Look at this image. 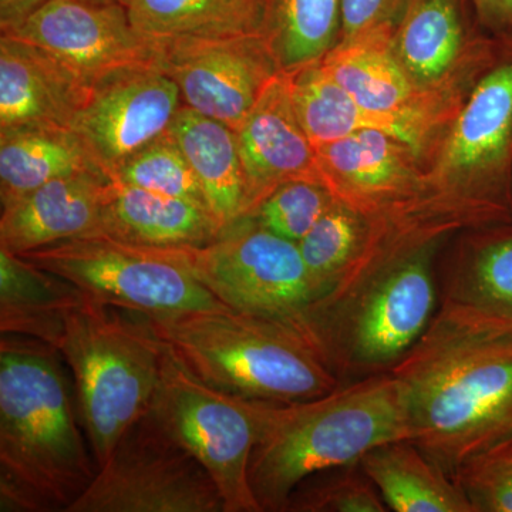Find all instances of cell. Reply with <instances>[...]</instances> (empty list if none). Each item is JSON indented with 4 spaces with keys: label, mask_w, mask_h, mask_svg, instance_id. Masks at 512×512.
Instances as JSON below:
<instances>
[{
    "label": "cell",
    "mask_w": 512,
    "mask_h": 512,
    "mask_svg": "<svg viewBox=\"0 0 512 512\" xmlns=\"http://www.w3.org/2000/svg\"><path fill=\"white\" fill-rule=\"evenodd\" d=\"M390 372L406 392L413 443L451 477L512 439V333L441 306Z\"/></svg>",
    "instance_id": "cell-1"
},
{
    "label": "cell",
    "mask_w": 512,
    "mask_h": 512,
    "mask_svg": "<svg viewBox=\"0 0 512 512\" xmlns=\"http://www.w3.org/2000/svg\"><path fill=\"white\" fill-rule=\"evenodd\" d=\"M59 356L40 340L0 339L3 512H67L96 477Z\"/></svg>",
    "instance_id": "cell-2"
},
{
    "label": "cell",
    "mask_w": 512,
    "mask_h": 512,
    "mask_svg": "<svg viewBox=\"0 0 512 512\" xmlns=\"http://www.w3.org/2000/svg\"><path fill=\"white\" fill-rule=\"evenodd\" d=\"M402 382L379 372L316 399L272 404L249 463L262 511L284 512L296 488L336 468L356 466L373 448L412 440Z\"/></svg>",
    "instance_id": "cell-3"
},
{
    "label": "cell",
    "mask_w": 512,
    "mask_h": 512,
    "mask_svg": "<svg viewBox=\"0 0 512 512\" xmlns=\"http://www.w3.org/2000/svg\"><path fill=\"white\" fill-rule=\"evenodd\" d=\"M144 318L191 373L222 392L289 404L340 386L335 370L281 320L235 311Z\"/></svg>",
    "instance_id": "cell-4"
},
{
    "label": "cell",
    "mask_w": 512,
    "mask_h": 512,
    "mask_svg": "<svg viewBox=\"0 0 512 512\" xmlns=\"http://www.w3.org/2000/svg\"><path fill=\"white\" fill-rule=\"evenodd\" d=\"M55 349L72 370L80 420L99 468L128 429L150 412L163 342L143 315L84 295L64 318Z\"/></svg>",
    "instance_id": "cell-5"
},
{
    "label": "cell",
    "mask_w": 512,
    "mask_h": 512,
    "mask_svg": "<svg viewBox=\"0 0 512 512\" xmlns=\"http://www.w3.org/2000/svg\"><path fill=\"white\" fill-rule=\"evenodd\" d=\"M84 295L147 318L232 311L192 271L187 248L151 247L96 234L20 255Z\"/></svg>",
    "instance_id": "cell-6"
},
{
    "label": "cell",
    "mask_w": 512,
    "mask_h": 512,
    "mask_svg": "<svg viewBox=\"0 0 512 512\" xmlns=\"http://www.w3.org/2000/svg\"><path fill=\"white\" fill-rule=\"evenodd\" d=\"M272 404L215 389L164 346L151 413L210 474L224 512H264L249 483V463Z\"/></svg>",
    "instance_id": "cell-7"
},
{
    "label": "cell",
    "mask_w": 512,
    "mask_h": 512,
    "mask_svg": "<svg viewBox=\"0 0 512 512\" xmlns=\"http://www.w3.org/2000/svg\"><path fill=\"white\" fill-rule=\"evenodd\" d=\"M67 512H224V503L207 470L150 410Z\"/></svg>",
    "instance_id": "cell-8"
},
{
    "label": "cell",
    "mask_w": 512,
    "mask_h": 512,
    "mask_svg": "<svg viewBox=\"0 0 512 512\" xmlns=\"http://www.w3.org/2000/svg\"><path fill=\"white\" fill-rule=\"evenodd\" d=\"M187 256L202 284L235 312L289 323L318 298L298 244L252 215L225 225L211 244L187 248Z\"/></svg>",
    "instance_id": "cell-9"
},
{
    "label": "cell",
    "mask_w": 512,
    "mask_h": 512,
    "mask_svg": "<svg viewBox=\"0 0 512 512\" xmlns=\"http://www.w3.org/2000/svg\"><path fill=\"white\" fill-rule=\"evenodd\" d=\"M160 47L158 66L184 106L237 130L282 72L265 35L178 40Z\"/></svg>",
    "instance_id": "cell-10"
},
{
    "label": "cell",
    "mask_w": 512,
    "mask_h": 512,
    "mask_svg": "<svg viewBox=\"0 0 512 512\" xmlns=\"http://www.w3.org/2000/svg\"><path fill=\"white\" fill-rule=\"evenodd\" d=\"M183 106L177 83L158 64L128 67L93 84L73 130L111 178L165 136Z\"/></svg>",
    "instance_id": "cell-11"
},
{
    "label": "cell",
    "mask_w": 512,
    "mask_h": 512,
    "mask_svg": "<svg viewBox=\"0 0 512 512\" xmlns=\"http://www.w3.org/2000/svg\"><path fill=\"white\" fill-rule=\"evenodd\" d=\"M2 36L46 50L90 86L119 70L160 60V47L134 28L120 5L47 0Z\"/></svg>",
    "instance_id": "cell-12"
},
{
    "label": "cell",
    "mask_w": 512,
    "mask_h": 512,
    "mask_svg": "<svg viewBox=\"0 0 512 512\" xmlns=\"http://www.w3.org/2000/svg\"><path fill=\"white\" fill-rule=\"evenodd\" d=\"M235 133L245 178L244 215L291 181L325 184L316 148L296 114L291 74L281 72L269 83Z\"/></svg>",
    "instance_id": "cell-13"
},
{
    "label": "cell",
    "mask_w": 512,
    "mask_h": 512,
    "mask_svg": "<svg viewBox=\"0 0 512 512\" xmlns=\"http://www.w3.org/2000/svg\"><path fill=\"white\" fill-rule=\"evenodd\" d=\"M92 86L66 64L30 43L0 36V130H73Z\"/></svg>",
    "instance_id": "cell-14"
},
{
    "label": "cell",
    "mask_w": 512,
    "mask_h": 512,
    "mask_svg": "<svg viewBox=\"0 0 512 512\" xmlns=\"http://www.w3.org/2000/svg\"><path fill=\"white\" fill-rule=\"evenodd\" d=\"M512 156V57L485 74L458 117L444 153L453 174L481 178L491 200L510 215L507 170Z\"/></svg>",
    "instance_id": "cell-15"
},
{
    "label": "cell",
    "mask_w": 512,
    "mask_h": 512,
    "mask_svg": "<svg viewBox=\"0 0 512 512\" xmlns=\"http://www.w3.org/2000/svg\"><path fill=\"white\" fill-rule=\"evenodd\" d=\"M110 183L106 174H74L3 205L0 249L22 255L67 239L100 234Z\"/></svg>",
    "instance_id": "cell-16"
},
{
    "label": "cell",
    "mask_w": 512,
    "mask_h": 512,
    "mask_svg": "<svg viewBox=\"0 0 512 512\" xmlns=\"http://www.w3.org/2000/svg\"><path fill=\"white\" fill-rule=\"evenodd\" d=\"M409 151L412 148L389 134L366 128L316 147V156L333 195L365 215L416 190Z\"/></svg>",
    "instance_id": "cell-17"
},
{
    "label": "cell",
    "mask_w": 512,
    "mask_h": 512,
    "mask_svg": "<svg viewBox=\"0 0 512 512\" xmlns=\"http://www.w3.org/2000/svg\"><path fill=\"white\" fill-rule=\"evenodd\" d=\"M222 229L201 202L111 181L100 234L151 247L198 248L214 242Z\"/></svg>",
    "instance_id": "cell-18"
},
{
    "label": "cell",
    "mask_w": 512,
    "mask_h": 512,
    "mask_svg": "<svg viewBox=\"0 0 512 512\" xmlns=\"http://www.w3.org/2000/svg\"><path fill=\"white\" fill-rule=\"evenodd\" d=\"M291 87L296 114L315 148L366 128L383 131L413 151L421 146L423 123L416 111L383 113L360 106L319 62L292 73Z\"/></svg>",
    "instance_id": "cell-19"
},
{
    "label": "cell",
    "mask_w": 512,
    "mask_h": 512,
    "mask_svg": "<svg viewBox=\"0 0 512 512\" xmlns=\"http://www.w3.org/2000/svg\"><path fill=\"white\" fill-rule=\"evenodd\" d=\"M359 467L396 512H476L454 478L412 440L373 448Z\"/></svg>",
    "instance_id": "cell-20"
},
{
    "label": "cell",
    "mask_w": 512,
    "mask_h": 512,
    "mask_svg": "<svg viewBox=\"0 0 512 512\" xmlns=\"http://www.w3.org/2000/svg\"><path fill=\"white\" fill-rule=\"evenodd\" d=\"M82 173L104 171L76 131L42 126L0 130L2 207L50 181Z\"/></svg>",
    "instance_id": "cell-21"
},
{
    "label": "cell",
    "mask_w": 512,
    "mask_h": 512,
    "mask_svg": "<svg viewBox=\"0 0 512 512\" xmlns=\"http://www.w3.org/2000/svg\"><path fill=\"white\" fill-rule=\"evenodd\" d=\"M168 133L190 163L212 214L224 227L241 218L245 178L235 130L183 106Z\"/></svg>",
    "instance_id": "cell-22"
},
{
    "label": "cell",
    "mask_w": 512,
    "mask_h": 512,
    "mask_svg": "<svg viewBox=\"0 0 512 512\" xmlns=\"http://www.w3.org/2000/svg\"><path fill=\"white\" fill-rule=\"evenodd\" d=\"M84 293L20 255L0 249V332L55 348L64 318Z\"/></svg>",
    "instance_id": "cell-23"
},
{
    "label": "cell",
    "mask_w": 512,
    "mask_h": 512,
    "mask_svg": "<svg viewBox=\"0 0 512 512\" xmlns=\"http://www.w3.org/2000/svg\"><path fill=\"white\" fill-rule=\"evenodd\" d=\"M272 0H131L128 16L146 39L178 40L264 35Z\"/></svg>",
    "instance_id": "cell-24"
},
{
    "label": "cell",
    "mask_w": 512,
    "mask_h": 512,
    "mask_svg": "<svg viewBox=\"0 0 512 512\" xmlns=\"http://www.w3.org/2000/svg\"><path fill=\"white\" fill-rule=\"evenodd\" d=\"M319 63L360 106L383 113L413 110L412 82L403 64L394 59L389 25L342 40Z\"/></svg>",
    "instance_id": "cell-25"
},
{
    "label": "cell",
    "mask_w": 512,
    "mask_h": 512,
    "mask_svg": "<svg viewBox=\"0 0 512 512\" xmlns=\"http://www.w3.org/2000/svg\"><path fill=\"white\" fill-rule=\"evenodd\" d=\"M444 308L512 333V229H497L474 249L466 272L447 288Z\"/></svg>",
    "instance_id": "cell-26"
},
{
    "label": "cell",
    "mask_w": 512,
    "mask_h": 512,
    "mask_svg": "<svg viewBox=\"0 0 512 512\" xmlns=\"http://www.w3.org/2000/svg\"><path fill=\"white\" fill-rule=\"evenodd\" d=\"M342 22V0H272L265 37L279 69L295 73L322 60Z\"/></svg>",
    "instance_id": "cell-27"
},
{
    "label": "cell",
    "mask_w": 512,
    "mask_h": 512,
    "mask_svg": "<svg viewBox=\"0 0 512 512\" xmlns=\"http://www.w3.org/2000/svg\"><path fill=\"white\" fill-rule=\"evenodd\" d=\"M461 45V25L454 0H412L400 29V63L420 82L447 72Z\"/></svg>",
    "instance_id": "cell-28"
},
{
    "label": "cell",
    "mask_w": 512,
    "mask_h": 512,
    "mask_svg": "<svg viewBox=\"0 0 512 512\" xmlns=\"http://www.w3.org/2000/svg\"><path fill=\"white\" fill-rule=\"evenodd\" d=\"M363 214L336 198L315 227L298 242L318 298L328 293L365 247ZM315 299V301H316Z\"/></svg>",
    "instance_id": "cell-29"
},
{
    "label": "cell",
    "mask_w": 512,
    "mask_h": 512,
    "mask_svg": "<svg viewBox=\"0 0 512 512\" xmlns=\"http://www.w3.org/2000/svg\"><path fill=\"white\" fill-rule=\"evenodd\" d=\"M110 180L207 205L190 163L170 133L127 160L114 171Z\"/></svg>",
    "instance_id": "cell-30"
},
{
    "label": "cell",
    "mask_w": 512,
    "mask_h": 512,
    "mask_svg": "<svg viewBox=\"0 0 512 512\" xmlns=\"http://www.w3.org/2000/svg\"><path fill=\"white\" fill-rule=\"evenodd\" d=\"M335 200L328 185L319 181L296 180L276 188L249 215L279 237L298 244Z\"/></svg>",
    "instance_id": "cell-31"
},
{
    "label": "cell",
    "mask_w": 512,
    "mask_h": 512,
    "mask_svg": "<svg viewBox=\"0 0 512 512\" xmlns=\"http://www.w3.org/2000/svg\"><path fill=\"white\" fill-rule=\"evenodd\" d=\"M359 466V464H356ZM356 466L336 468L306 480L289 498L286 511L292 512H386L376 485Z\"/></svg>",
    "instance_id": "cell-32"
},
{
    "label": "cell",
    "mask_w": 512,
    "mask_h": 512,
    "mask_svg": "<svg viewBox=\"0 0 512 512\" xmlns=\"http://www.w3.org/2000/svg\"><path fill=\"white\" fill-rule=\"evenodd\" d=\"M454 481L476 512H512V439L464 464Z\"/></svg>",
    "instance_id": "cell-33"
},
{
    "label": "cell",
    "mask_w": 512,
    "mask_h": 512,
    "mask_svg": "<svg viewBox=\"0 0 512 512\" xmlns=\"http://www.w3.org/2000/svg\"><path fill=\"white\" fill-rule=\"evenodd\" d=\"M403 0H342L343 40L389 25L390 16L402 5Z\"/></svg>",
    "instance_id": "cell-34"
},
{
    "label": "cell",
    "mask_w": 512,
    "mask_h": 512,
    "mask_svg": "<svg viewBox=\"0 0 512 512\" xmlns=\"http://www.w3.org/2000/svg\"><path fill=\"white\" fill-rule=\"evenodd\" d=\"M47 0H0V32L18 28Z\"/></svg>",
    "instance_id": "cell-35"
},
{
    "label": "cell",
    "mask_w": 512,
    "mask_h": 512,
    "mask_svg": "<svg viewBox=\"0 0 512 512\" xmlns=\"http://www.w3.org/2000/svg\"><path fill=\"white\" fill-rule=\"evenodd\" d=\"M474 3L491 28L512 32V0H474Z\"/></svg>",
    "instance_id": "cell-36"
},
{
    "label": "cell",
    "mask_w": 512,
    "mask_h": 512,
    "mask_svg": "<svg viewBox=\"0 0 512 512\" xmlns=\"http://www.w3.org/2000/svg\"><path fill=\"white\" fill-rule=\"evenodd\" d=\"M82 2L97 3V5H120L127 8L131 0H82Z\"/></svg>",
    "instance_id": "cell-37"
}]
</instances>
